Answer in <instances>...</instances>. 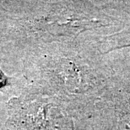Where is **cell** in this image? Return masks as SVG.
Returning <instances> with one entry per match:
<instances>
[{"mask_svg":"<svg viewBox=\"0 0 130 130\" xmlns=\"http://www.w3.org/2000/svg\"><path fill=\"white\" fill-rule=\"evenodd\" d=\"M126 47H130V25L101 40V55Z\"/></svg>","mask_w":130,"mask_h":130,"instance_id":"cell-2","label":"cell"},{"mask_svg":"<svg viewBox=\"0 0 130 130\" xmlns=\"http://www.w3.org/2000/svg\"><path fill=\"white\" fill-rule=\"evenodd\" d=\"M111 130H130V78L115 74L102 96L97 111Z\"/></svg>","mask_w":130,"mask_h":130,"instance_id":"cell-1","label":"cell"}]
</instances>
